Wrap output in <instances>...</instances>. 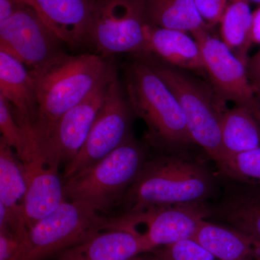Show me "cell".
<instances>
[{
	"instance_id": "cell-1",
	"label": "cell",
	"mask_w": 260,
	"mask_h": 260,
	"mask_svg": "<svg viewBox=\"0 0 260 260\" xmlns=\"http://www.w3.org/2000/svg\"><path fill=\"white\" fill-rule=\"evenodd\" d=\"M115 72L103 56L67 54L46 69L30 73L38 98L32 127L39 141L47 139L57 121Z\"/></svg>"
},
{
	"instance_id": "cell-2",
	"label": "cell",
	"mask_w": 260,
	"mask_h": 260,
	"mask_svg": "<svg viewBox=\"0 0 260 260\" xmlns=\"http://www.w3.org/2000/svg\"><path fill=\"white\" fill-rule=\"evenodd\" d=\"M213 189V177L197 162L177 157L145 161L127 189L129 213L168 205L203 203Z\"/></svg>"
},
{
	"instance_id": "cell-3",
	"label": "cell",
	"mask_w": 260,
	"mask_h": 260,
	"mask_svg": "<svg viewBox=\"0 0 260 260\" xmlns=\"http://www.w3.org/2000/svg\"><path fill=\"white\" fill-rule=\"evenodd\" d=\"M126 89L132 110L144 121L152 141L169 147L194 143L175 95L144 57L126 68Z\"/></svg>"
},
{
	"instance_id": "cell-4",
	"label": "cell",
	"mask_w": 260,
	"mask_h": 260,
	"mask_svg": "<svg viewBox=\"0 0 260 260\" xmlns=\"http://www.w3.org/2000/svg\"><path fill=\"white\" fill-rule=\"evenodd\" d=\"M175 95L185 118L194 143L199 145L229 176L228 158L220 133V119L225 110L223 103L200 80L176 67L159 63L148 56H143Z\"/></svg>"
},
{
	"instance_id": "cell-5",
	"label": "cell",
	"mask_w": 260,
	"mask_h": 260,
	"mask_svg": "<svg viewBox=\"0 0 260 260\" xmlns=\"http://www.w3.org/2000/svg\"><path fill=\"white\" fill-rule=\"evenodd\" d=\"M115 226V218H104L93 207L64 200L54 211L28 229L11 260H47Z\"/></svg>"
},
{
	"instance_id": "cell-6",
	"label": "cell",
	"mask_w": 260,
	"mask_h": 260,
	"mask_svg": "<svg viewBox=\"0 0 260 260\" xmlns=\"http://www.w3.org/2000/svg\"><path fill=\"white\" fill-rule=\"evenodd\" d=\"M145 162L144 150L132 135L107 156L63 181L64 200L107 211L133 184Z\"/></svg>"
},
{
	"instance_id": "cell-7",
	"label": "cell",
	"mask_w": 260,
	"mask_h": 260,
	"mask_svg": "<svg viewBox=\"0 0 260 260\" xmlns=\"http://www.w3.org/2000/svg\"><path fill=\"white\" fill-rule=\"evenodd\" d=\"M145 0H96L89 44L102 56L119 54L146 56Z\"/></svg>"
},
{
	"instance_id": "cell-8",
	"label": "cell",
	"mask_w": 260,
	"mask_h": 260,
	"mask_svg": "<svg viewBox=\"0 0 260 260\" xmlns=\"http://www.w3.org/2000/svg\"><path fill=\"white\" fill-rule=\"evenodd\" d=\"M64 44L29 5L0 23V51L23 63L30 73L42 71L66 56Z\"/></svg>"
},
{
	"instance_id": "cell-9",
	"label": "cell",
	"mask_w": 260,
	"mask_h": 260,
	"mask_svg": "<svg viewBox=\"0 0 260 260\" xmlns=\"http://www.w3.org/2000/svg\"><path fill=\"white\" fill-rule=\"evenodd\" d=\"M132 113L116 73L85 144L75 158L65 166L63 181L104 158L126 141L132 135Z\"/></svg>"
},
{
	"instance_id": "cell-10",
	"label": "cell",
	"mask_w": 260,
	"mask_h": 260,
	"mask_svg": "<svg viewBox=\"0 0 260 260\" xmlns=\"http://www.w3.org/2000/svg\"><path fill=\"white\" fill-rule=\"evenodd\" d=\"M25 130V146L18 159L26 181L23 208L27 229L54 211L64 201L63 180L59 167L48 159L31 124Z\"/></svg>"
},
{
	"instance_id": "cell-11",
	"label": "cell",
	"mask_w": 260,
	"mask_h": 260,
	"mask_svg": "<svg viewBox=\"0 0 260 260\" xmlns=\"http://www.w3.org/2000/svg\"><path fill=\"white\" fill-rule=\"evenodd\" d=\"M191 34L201 49L205 71L218 99L223 103L232 102L246 108L260 123L259 99L249 81L246 64L222 41L212 36L208 28Z\"/></svg>"
},
{
	"instance_id": "cell-12",
	"label": "cell",
	"mask_w": 260,
	"mask_h": 260,
	"mask_svg": "<svg viewBox=\"0 0 260 260\" xmlns=\"http://www.w3.org/2000/svg\"><path fill=\"white\" fill-rule=\"evenodd\" d=\"M115 74L114 72L88 97L64 114L47 139L40 142L43 151L56 167L63 162L68 164L83 148Z\"/></svg>"
},
{
	"instance_id": "cell-13",
	"label": "cell",
	"mask_w": 260,
	"mask_h": 260,
	"mask_svg": "<svg viewBox=\"0 0 260 260\" xmlns=\"http://www.w3.org/2000/svg\"><path fill=\"white\" fill-rule=\"evenodd\" d=\"M127 215L135 225H146L144 236L153 251L180 241L194 239L200 224L209 216L210 212L203 203H189L159 207Z\"/></svg>"
},
{
	"instance_id": "cell-14",
	"label": "cell",
	"mask_w": 260,
	"mask_h": 260,
	"mask_svg": "<svg viewBox=\"0 0 260 260\" xmlns=\"http://www.w3.org/2000/svg\"><path fill=\"white\" fill-rule=\"evenodd\" d=\"M135 226L125 220L120 226L99 233L66 249L55 260H131L151 252L144 234Z\"/></svg>"
},
{
	"instance_id": "cell-15",
	"label": "cell",
	"mask_w": 260,
	"mask_h": 260,
	"mask_svg": "<svg viewBox=\"0 0 260 260\" xmlns=\"http://www.w3.org/2000/svg\"><path fill=\"white\" fill-rule=\"evenodd\" d=\"M71 48L89 44L96 0H24Z\"/></svg>"
},
{
	"instance_id": "cell-16",
	"label": "cell",
	"mask_w": 260,
	"mask_h": 260,
	"mask_svg": "<svg viewBox=\"0 0 260 260\" xmlns=\"http://www.w3.org/2000/svg\"><path fill=\"white\" fill-rule=\"evenodd\" d=\"M27 191L21 164L13 149L0 138V230L19 237L26 233L23 203Z\"/></svg>"
},
{
	"instance_id": "cell-17",
	"label": "cell",
	"mask_w": 260,
	"mask_h": 260,
	"mask_svg": "<svg viewBox=\"0 0 260 260\" xmlns=\"http://www.w3.org/2000/svg\"><path fill=\"white\" fill-rule=\"evenodd\" d=\"M0 95L9 102L18 123L34 125L39 107L34 78L23 63L3 51H0Z\"/></svg>"
},
{
	"instance_id": "cell-18",
	"label": "cell",
	"mask_w": 260,
	"mask_h": 260,
	"mask_svg": "<svg viewBox=\"0 0 260 260\" xmlns=\"http://www.w3.org/2000/svg\"><path fill=\"white\" fill-rule=\"evenodd\" d=\"M145 30L147 55L154 54L179 69L205 71L199 44L187 32L160 28L149 23L145 25Z\"/></svg>"
},
{
	"instance_id": "cell-19",
	"label": "cell",
	"mask_w": 260,
	"mask_h": 260,
	"mask_svg": "<svg viewBox=\"0 0 260 260\" xmlns=\"http://www.w3.org/2000/svg\"><path fill=\"white\" fill-rule=\"evenodd\" d=\"M194 239L218 260H256L255 240L234 228L204 220Z\"/></svg>"
},
{
	"instance_id": "cell-20",
	"label": "cell",
	"mask_w": 260,
	"mask_h": 260,
	"mask_svg": "<svg viewBox=\"0 0 260 260\" xmlns=\"http://www.w3.org/2000/svg\"><path fill=\"white\" fill-rule=\"evenodd\" d=\"M259 124L246 108L236 106L224 111L220 119V133L222 144L229 159L235 154L259 148Z\"/></svg>"
},
{
	"instance_id": "cell-21",
	"label": "cell",
	"mask_w": 260,
	"mask_h": 260,
	"mask_svg": "<svg viewBox=\"0 0 260 260\" xmlns=\"http://www.w3.org/2000/svg\"><path fill=\"white\" fill-rule=\"evenodd\" d=\"M148 23L160 28L194 32L208 28L194 0H145Z\"/></svg>"
},
{
	"instance_id": "cell-22",
	"label": "cell",
	"mask_w": 260,
	"mask_h": 260,
	"mask_svg": "<svg viewBox=\"0 0 260 260\" xmlns=\"http://www.w3.org/2000/svg\"><path fill=\"white\" fill-rule=\"evenodd\" d=\"M222 42L247 65L251 39L252 13L248 0H229L220 21Z\"/></svg>"
},
{
	"instance_id": "cell-23",
	"label": "cell",
	"mask_w": 260,
	"mask_h": 260,
	"mask_svg": "<svg viewBox=\"0 0 260 260\" xmlns=\"http://www.w3.org/2000/svg\"><path fill=\"white\" fill-rule=\"evenodd\" d=\"M219 215L232 227L260 242V197L234 200L222 208Z\"/></svg>"
},
{
	"instance_id": "cell-24",
	"label": "cell",
	"mask_w": 260,
	"mask_h": 260,
	"mask_svg": "<svg viewBox=\"0 0 260 260\" xmlns=\"http://www.w3.org/2000/svg\"><path fill=\"white\" fill-rule=\"evenodd\" d=\"M150 260H218L194 239H186L151 251Z\"/></svg>"
},
{
	"instance_id": "cell-25",
	"label": "cell",
	"mask_w": 260,
	"mask_h": 260,
	"mask_svg": "<svg viewBox=\"0 0 260 260\" xmlns=\"http://www.w3.org/2000/svg\"><path fill=\"white\" fill-rule=\"evenodd\" d=\"M0 129L1 138L13 149L19 158L25 149V130L15 119L9 102L2 95H0Z\"/></svg>"
},
{
	"instance_id": "cell-26",
	"label": "cell",
	"mask_w": 260,
	"mask_h": 260,
	"mask_svg": "<svg viewBox=\"0 0 260 260\" xmlns=\"http://www.w3.org/2000/svg\"><path fill=\"white\" fill-rule=\"evenodd\" d=\"M228 168L229 177L260 182V147L232 155Z\"/></svg>"
},
{
	"instance_id": "cell-27",
	"label": "cell",
	"mask_w": 260,
	"mask_h": 260,
	"mask_svg": "<svg viewBox=\"0 0 260 260\" xmlns=\"http://www.w3.org/2000/svg\"><path fill=\"white\" fill-rule=\"evenodd\" d=\"M197 9L208 27L220 23L229 0H194Z\"/></svg>"
},
{
	"instance_id": "cell-28",
	"label": "cell",
	"mask_w": 260,
	"mask_h": 260,
	"mask_svg": "<svg viewBox=\"0 0 260 260\" xmlns=\"http://www.w3.org/2000/svg\"><path fill=\"white\" fill-rule=\"evenodd\" d=\"M21 239L13 233L0 230V260H11L16 254Z\"/></svg>"
},
{
	"instance_id": "cell-29",
	"label": "cell",
	"mask_w": 260,
	"mask_h": 260,
	"mask_svg": "<svg viewBox=\"0 0 260 260\" xmlns=\"http://www.w3.org/2000/svg\"><path fill=\"white\" fill-rule=\"evenodd\" d=\"M246 70L251 86L258 96L260 94V50L249 59Z\"/></svg>"
},
{
	"instance_id": "cell-30",
	"label": "cell",
	"mask_w": 260,
	"mask_h": 260,
	"mask_svg": "<svg viewBox=\"0 0 260 260\" xmlns=\"http://www.w3.org/2000/svg\"><path fill=\"white\" fill-rule=\"evenodd\" d=\"M28 6L24 0H0V23Z\"/></svg>"
},
{
	"instance_id": "cell-31",
	"label": "cell",
	"mask_w": 260,
	"mask_h": 260,
	"mask_svg": "<svg viewBox=\"0 0 260 260\" xmlns=\"http://www.w3.org/2000/svg\"><path fill=\"white\" fill-rule=\"evenodd\" d=\"M251 39L254 44H260V5L259 8L252 13Z\"/></svg>"
},
{
	"instance_id": "cell-32",
	"label": "cell",
	"mask_w": 260,
	"mask_h": 260,
	"mask_svg": "<svg viewBox=\"0 0 260 260\" xmlns=\"http://www.w3.org/2000/svg\"><path fill=\"white\" fill-rule=\"evenodd\" d=\"M256 260H260V242L255 240Z\"/></svg>"
},
{
	"instance_id": "cell-33",
	"label": "cell",
	"mask_w": 260,
	"mask_h": 260,
	"mask_svg": "<svg viewBox=\"0 0 260 260\" xmlns=\"http://www.w3.org/2000/svg\"><path fill=\"white\" fill-rule=\"evenodd\" d=\"M248 1L251 2V3H256V4H259L260 5V0H248Z\"/></svg>"
},
{
	"instance_id": "cell-34",
	"label": "cell",
	"mask_w": 260,
	"mask_h": 260,
	"mask_svg": "<svg viewBox=\"0 0 260 260\" xmlns=\"http://www.w3.org/2000/svg\"><path fill=\"white\" fill-rule=\"evenodd\" d=\"M137 260H144V259H141V258H140V257H138V259H137Z\"/></svg>"
},
{
	"instance_id": "cell-35",
	"label": "cell",
	"mask_w": 260,
	"mask_h": 260,
	"mask_svg": "<svg viewBox=\"0 0 260 260\" xmlns=\"http://www.w3.org/2000/svg\"><path fill=\"white\" fill-rule=\"evenodd\" d=\"M138 257L135 258V259H131V260H137V259H138Z\"/></svg>"
},
{
	"instance_id": "cell-36",
	"label": "cell",
	"mask_w": 260,
	"mask_h": 260,
	"mask_svg": "<svg viewBox=\"0 0 260 260\" xmlns=\"http://www.w3.org/2000/svg\"><path fill=\"white\" fill-rule=\"evenodd\" d=\"M258 98H259V99H260V94L259 95H258Z\"/></svg>"
}]
</instances>
